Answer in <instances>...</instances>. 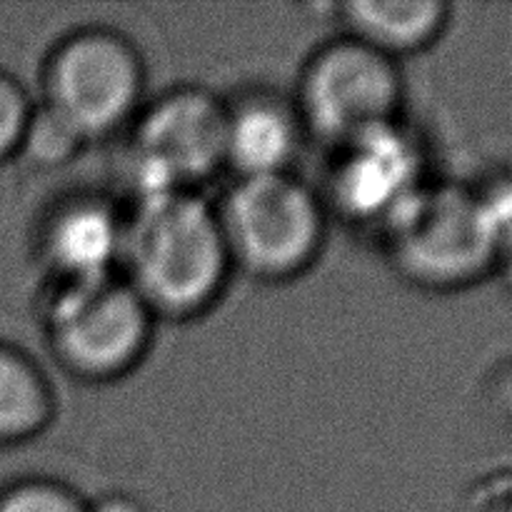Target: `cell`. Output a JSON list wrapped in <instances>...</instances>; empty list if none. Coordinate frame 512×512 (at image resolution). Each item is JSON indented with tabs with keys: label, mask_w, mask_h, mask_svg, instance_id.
Returning <instances> with one entry per match:
<instances>
[{
	"label": "cell",
	"mask_w": 512,
	"mask_h": 512,
	"mask_svg": "<svg viewBox=\"0 0 512 512\" xmlns=\"http://www.w3.org/2000/svg\"><path fill=\"white\" fill-rule=\"evenodd\" d=\"M0 512H88V500L55 478H20L0 490Z\"/></svg>",
	"instance_id": "obj_14"
},
{
	"label": "cell",
	"mask_w": 512,
	"mask_h": 512,
	"mask_svg": "<svg viewBox=\"0 0 512 512\" xmlns=\"http://www.w3.org/2000/svg\"><path fill=\"white\" fill-rule=\"evenodd\" d=\"M33 108L35 103L25 85L13 73L0 68V163L18 158Z\"/></svg>",
	"instance_id": "obj_15"
},
{
	"label": "cell",
	"mask_w": 512,
	"mask_h": 512,
	"mask_svg": "<svg viewBox=\"0 0 512 512\" xmlns=\"http://www.w3.org/2000/svg\"><path fill=\"white\" fill-rule=\"evenodd\" d=\"M85 148H88V143L65 120H60L43 103H35L23 143H20L18 158L28 160L30 165L40 170H55L73 163Z\"/></svg>",
	"instance_id": "obj_13"
},
{
	"label": "cell",
	"mask_w": 512,
	"mask_h": 512,
	"mask_svg": "<svg viewBox=\"0 0 512 512\" xmlns=\"http://www.w3.org/2000/svg\"><path fill=\"white\" fill-rule=\"evenodd\" d=\"M118 273L155 320L185 323L208 315L235 273L215 203L200 193L135 200L125 213Z\"/></svg>",
	"instance_id": "obj_1"
},
{
	"label": "cell",
	"mask_w": 512,
	"mask_h": 512,
	"mask_svg": "<svg viewBox=\"0 0 512 512\" xmlns=\"http://www.w3.org/2000/svg\"><path fill=\"white\" fill-rule=\"evenodd\" d=\"M145 100L143 55L113 28L73 30L43 63L40 103L88 145L128 130Z\"/></svg>",
	"instance_id": "obj_5"
},
{
	"label": "cell",
	"mask_w": 512,
	"mask_h": 512,
	"mask_svg": "<svg viewBox=\"0 0 512 512\" xmlns=\"http://www.w3.org/2000/svg\"><path fill=\"white\" fill-rule=\"evenodd\" d=\"M215 213L235 273L258 283L298 280L328 240V208L295 173L233 180Z\"/></svg>",
	"instance_id": "obj_3"
},
{
	"label": "cell",
	"mask_w": 512,
	"mask_h": 512,
	"mask_svg": "<svg viewBox=\"0 0 512 512\" xmlns=\"http://www.w3.org/2000/svg\"><path fill=\"white\" fill-rule=\"evenodd\" d=\"M305 135L293 98L248 88L225 98V170L235 180L295 173Z\"/></svg>",
	"instance_id": "obj_10"
},
{
	"label": "cell",
	"mask_w": 512,
	"mask_h": 512,
	"mask_svg": "<svg viewBox=\"0 0 512 512\" xmlns=\"http://www.w3.org/2000/svg\"><path fill=\"white\" fill-rule=\"evenodd\" d=\"M155 323L120 273L53 283L40 318L55 363L83 383H113L133 373L153 345Z\"/></svg>",
	"instance_id": "obj_4"
},
{
	"label": "cell",
	"mask_w": 512,
	"mask_h": 512,
	"mask_svg": "<svg viewBox=\"0 0 512 512\" xmlns=\"http://www.w3.org/2000/svg\"><path fill=\"white\" fill-rule=\"evenodd\" d=\"M130 135V173L138 198L200 193L225 170V98L178 85L145 100Z\"/></svg>",
	"instance_id": "obj_7"
},
{
	"label": "cell",
	"mask_w": 512,
	"mask_h": 512,
	"mask_svg": "<svg viewBox=\"0 0 512 512\" xmlns=\"http://www.w3.org/2000/svg\"><path fill=\"white\" fill-rule=\"evenodd\" d=\"M498 265L503 268L505 278H508L512 288V220L503 228V238H500V258Z\"/></svg>",
	"instance_id": "obj_17"
},
{
	"label": "cell",
	"mask_w": 512,
	"mask_h": 512,
	"mask_svg": "<svg viewBox=\"0 0 512 512\" xmlns=\"http://www.w3.org/2000/svg\"><path fill=\"white\" fill-rule=\"evenodd\" d=\"M125 213L103 195L75 193L40 220L38 253L53 283H80L120 270Z\"/></svg>",
	"instance_id": "obj_9"
},
{
	"label": "cell",
	"mask_w": 512,
	"mask_h": 512,
	"mask_svg": "<svg viewBox=\"0 0 512 512\" xmlns=\"http://www.w3.org/2000/svg\"><path fill=\"white\" fill-rule=\"evenodd\" d=\"M378 235L395 273L433 293L463 290L498 268L500 225L470 185L428 180Z\"/></svg>",
	"instance_id": "obj_2"
},
{
	"label": "cell",
	"mask_w": 512,
	"mask_h": 512,
	"mask_svg": "<svg viewBox=\"0 0 512 512\" xmlns=\"http://www.w3.org/2000/svg\"><path fill=\"white\" fill-rule=\"evenodd\" d=\"M333 10L343 35L395 63L438 43L450 23V5L440 0H348Z\"/></svg>",
	"instance_id": "obj_11"
},
{
	"label": "cell",
	"mask_w": 512,
	"mask_h": 512,
	"mask_svg": "<svg viewBox=\"0 0 512 512\" xmlns=\"http://www.w3.org/2000/svg\"><path fill=\"white\" fill-rule=\"evenodd\" d=\"M403 100L400 63L343 33L308 55L293 95L308 140L328 150L403 120Z\"/></svg>",
	"instance_id": "obj_6"
},
{
	"label": "cell",
	"mask_w": 512,
	"mask_h": 512,
	"mask_svg": "<svg viewBox=\"0 0 512 512\" xmlns=\"http://www.w3.org/2000/svg\"><path fill=\"white\" fill-rule=\"evenodd\" d=\"M325 193L328 213L375 233L428 183L423 145L403 120L368 130L330 150Z\"/></svg>",
	"instance_id": "obj_8"
},
{
	"label": "cell",
	"mask_w": 512,
	"mask_h": 512,
	"mask_svg": "<svg viewBox=\"0 0 512 512\" xmlns=\"http://www.w3.org/2000/svg\"><path fill=\"white\" fill-rule=\"evenodd\" d=\"M88 512H145V508L138 498H133V495L108 493L100 495L93 503H88Z\"/></svg>",
	"instance_id": "obj_16"
},
{
	"label": "cell",
	"mask_w": 512,
	"mask_h": 512,
	"mask_svg": "<svg viewBox=\"0 0 512 512\" xmlns=\"http://www.w3.org/2000/svg\"><path fill=\"white\" fill-rule=\"evenodd\" d=\"M55 420V390L25 350L0 340V448L43 435Z\"/></svg>",
	"instance_id": "obj_12"
}]
</instances>
